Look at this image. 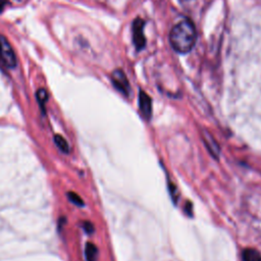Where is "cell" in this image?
Wrapping results in <instances>:
<instances>
[{
    "label": "cell",
    "mask_w": 261,
    "mask_h": 261,
    "mask_svg": "<svg viewBox=\"0 0 261 261\" xmlns=\"http://www.w3.org/2000/svg\"><path fill=\"white\" fill-rule=\"evenodd\" d=\"M144 20L140 17L136 18L133 22V41L137 50H142L146 45V39L144 36Z\"/></svg>",
    "instance_id": "3"
},
{
    "label": "cell",
    "mask_w": 261,
    "mask_h": 261,
    "mask_svg": "<svg viewBox=\"0 0 261 261\" xmlns=\"http://www.w3.org/2000/svg\"><path fill=\"white\" fill-rule=\"evenodd\" d=\"M197 40V32L194 23L185 19L176 25L170 34V41L173 48L182 54L188 53L193 49Z\"/></svg>",
    "instance_id": "1"
},
{
    "label": "cell",
    "mask_w": 261,
    "mask_h": 261,
    "mask_svg": "<svg viewBox=\"0 0 261 261\" xmlns=\"http://www.w3.org/2000/svg\"><path fill=\"white\" fill-rule=\"evenodd\" d=\"M83 228L87 234H92L94 232V226L89 222H85L83 225Z\"/></svg>",
    "instance_id": "12"
},
{
    "label": "cell",
    "mask_w": 261,
    "mask_h": 261,
    "mask_svg": "<svg viewBox=\"0 0 261 261\" xmlns=\"http://www.w3.org/2000/svg\"><path fill=\"white\" fill-rule=\"evenodd\" d=\"M243 261H261V253L255 249H246L243 252Z\"/></svg>",
    "instance_id": "8"
},
{
    "label": "cell",
    "mask_w": 261,
    "mask_h": 261,
    "mask_svg": "<svg viewBox=\"0 0 261 261\" xmlns=\"http://www.w3.org/2000/svg\"><path fill=\"white\" fill-rule=\"evenodd\" d=\"M202 138H203V142H204V144H205L207 150L209 151V153L213 157L218 159L219 155H220V152H221L218 142L215 140V138L211 136V134H209L207 132L203 133Z\"/></svg>",
    "instance_id": "6"
},
{
    "label": "cell",
    "mask_w": 261,
    "mask_h": 261,
    "mask_svg": "<svg viewBox=\"0 0 261 261\" xmlns=\"http://www.w3.org/2000/svg\"><path fill=\"white\" fill-rule=\"evenodd\" d=\"M5 4H6V1H5V0H0V11H2V10H3Z\"/></svg>",
    "instance_id": "13"
},
{
    "label": "cell",
    "mask_w": 261,
    "mask_h": 261,
    "mask_svg": "<svg viewBox=\"0 0 261 261\" xmlns=\"http://www.w3.org/2000/svg\"><path fill=\"white\" fill-rule=\"evenodd\" d=\"M85 256L87 261H97L98 249L96 245L93 243H87L85 247Z\"/></svg>",
    "instance_id": "7"
},
{
    "label": "cell",
    "mask_w": 261,
    "mask_h": 261,
    "mask_svg": "<svg viewBox=\"0 0 261 261\" xmlns=\"http://www.w3.org/2000/svg\"><path fill=\"white\" fill-rule=\"evenodd\" d=\"M111 81H112L113 86L118 91L123 93L125 96H129L130 92H131L130 83L128 81L127 76L125 75V73L123 72L122 69H115L114 70V72L111 74Z\"/></svg>",
    "instance_id": "4"
},
{
    "label": "cell",
    "mask_w": 261,
    "mask_h": 261,
    "mask_svg": "<svg viewBox=\"0 0 261 261\" xmlns=\"http://www.w3.org/2000/svg\"><path fill=\"white\" fill-rule=\"evenodd\" d=\"M66 196H67L68 200H69L70 202H72V203H74L75 205H77V206H79V207L84 206V201H83V199H82L77 193L70 191V192H68V193L66 194Z\"/></svg>",
    "instance_id": "11"
},
{
    "label": "cell",
    "mask_w": 261,
    "mask_h": 261,
    "mask_svg": "<svg viewBox=\"0 0 261 261\" xmlns=\"http://www.w3.org/2000/svg\"><path fill=\"white\" fill-rule=\"evenodd\" d=\"M37 100L40 104V107L42 108V110H45V103L48 100V93L45 89H39L37 92Z\"/></svg>",
    "instance_id": "10"
},
{
    "label": "cell",
    "mask_w": 261,
    "mask_h": 261,
    "mask_svg": "<svg viewBox=\"0 0 261 261\" xmlns=\"http://www.w3.org/2000/svg\"><path fill=\"white\" fill-rule=\"evenodd\" d=\"M54 142H55V145L58 147V149L61 152H63V153L69 152V145L67 143V141L61 135H55Z\"/></svg>",
    "instance_id": "9"
},
{
    "label": "cell",
    "mask_w": 261,
    "mask_h": 261,
    "mask_svg": "<svg viewBox=\"0 0 261 261\" xmlns=\"http://www.w3.org/2000/svg\"><path fill=\"white\" fill-rule=\"evenodd\" d=\"M0 59L9 68H13L16 64V57L12 47L8 40L1 34H0Z\"/></svg>",
    "instance_id": "2"
},
{
    "label": "cell",
    "mask_w": 261,
    "mask_h": 261,
    "mask_svg": "<svg viewBox=\"0 0 261 261\" xmlns=\"http://www.w3.org/2000/svg\"><path fill=\"white\" fill-rule=\"evenodd\" d=\"M139 107L142 115H143L146 120H149L152 115V100L148 96V94L142 90L139 94Z\"/></svg>",
    "instance_id": "5"
}]
</instances>
